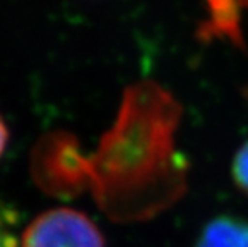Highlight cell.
<instances>
[{
  "label": "cell",
  "mask_w": 248,
  "mask_h": 247,
  "mask_svg": "<svg viewBox=\"0 0 248 247\" xmlns=\"http://www.w3.org/2000/svg\"><path fill=\"white\" fill-rule=\"evenodd\" d=\"M232 178L239 190L248 196V141L235 152L232 161Z\"/></svg>",
  "instance_id": "cell-5"
},
{
  "label": "cell",
  "mask_w": 248,
  "mask_h": 247,
  "mask_svg": "<svg viewBox=\"0 0 248 247\" xmlns=\"http://www.w3.org/2000/svg\"><path fill=\"white\" fill-rule=\"evenodd\" d=\"M19 247H106V243L85 214L58 207L40 214L24 230Z\"/></svg>",
  "instance_id": "cell-2"
},
{
  "label": "cell",
  "mask_w": 248,
  "mask_h": 247,
  "mask_svg": "<svg viewBox=\"0 0 248 247\" xmlns=\"http://www.w3.org/2000/svg\"><path fill=\"white\" fill-rule=\"evenodd\" d=\"M245 98H247V103H248V85H247V88H245Z\"/></svg>",
  "instance_id": "cell-8"
},
{
  "label": "cell",
  "mask_w": 248,
  "mask_h": 247,
  "mask_svg": "<svg viewBox=\"0 0 248 247\" xmlns=\"http://www.w3.org/2000/svg\"><path fill=\"white\" fill-rule=\"evenodd\" d=\"M181 106L152 81L130 85L98 149L83 156L76 138L55 132L34 148L32 173L51 193L92 188L110 218H147L186 190L187 164L175 145Z\"/></svg>",
  "instance_id": "cell-1"
},
{
  "label": "cell",
  "mask_w": 248,
  "mask_h": 247,
  "mask_svg": "<svg viewBox=\"0 0 248 247\" xmlns=\"http://www.w3.org/2000/svg\"><path fill=\"white\" fill-rule=\"evenodd\" d=\"M7 143H8V129L5 120L2 119V115H0V156L3 154L5 148H7Z\"/></svg>",
  "instance_id": "cell-7"
},
{
  "label": "cell",
  "mask_w": 248,
  "mask_h": 247,
  "mask_svg": "<svg viewBox=\"0 0 248 247\" xmlns=\"http://www.w3.org/2000/svg\"><path fill=\"white\" fill-rule=\"evenodd\" d=\"M13 227V212L0 202V247H16V238H15Z\"/></svg>",
  "instance_id": "cell-6"
},
{
  "label": "cell",
  "mask_w": 248,
  "mask_h": 247,
  "mask_svg": "<svg viewBox=\"0 0 248 247\" xmlns=\"http://www.w3.org/2000/svg\"><path fill=\"white\" fill-rule=\"evenodd\" d=\"M194 247H248V220L219 215L202 228Z\"/></svg>",
  "instance_id": "cell-4"
},
{
  "label": "cell",
  "mask_w": 248,
  "mask_h": 247,
  "mask_svg": "<svg viewBox=\"0 0 248 247\" xmlns=\"http://www.w3.org/2000/svg\"><path fill=\"white\" fill-rule=\"evenodd\" d=\"M208 18L202 24L205 37H226L240 45V16L248 10V0H205Z\"/></svg>",
  "instance_id": "cell-3"
}]
</instances>
